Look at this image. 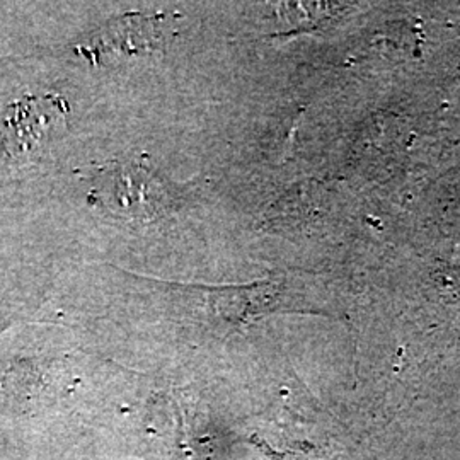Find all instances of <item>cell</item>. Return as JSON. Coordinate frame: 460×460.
Segmentation results:
<instances>
[{
    "label": "cell",
    "mask_w": 460,
    "mask_h": 460,
    "mask_svg": "<svg viewBox=\"0 0 460 460\" xmlns=\"http://www.w3.org/2000/svg\"><path fill=\"white\" fill-rule=\"evenodd\" d=\"M68 102L60 94L24 96L4 113V148L14 164H30L66 128Z\"/></svg>",
    "instance_id": "7a4b0ae2"
},
{
    "label": "cell",
    "mask_w": 460,
    "mask_h": 460,
    "mask_svg": "<svg viewBox=\"0 0 460 460\" xmlns=\"http://www.w3.org/2000/svg\"><path fill=\"white\" fill-rule=\"evenodd\" d=\"M94 205L130 220H154L164 214L169 195L164 182L142 164L111 161L98 167L93 193Z\"/></svg>",
    "instance_id": "6da1fadb"
}]
</instances>
